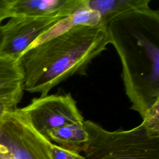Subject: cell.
Masks as SVG:
<instances>
[{
    "mask_svg": "<svg viewBox=\"0 0 159 159\" xmlns=\"http://www.w3.org/2000/svg\"><path fill=\"white\" fill-rule=\"evenodd\" d=\"M106 26L121 61L130 108L142 119L159 102V11L149 7L128 12Z\"/></svg>",
    "mask_w": 159,
    "mask_h": 159,
    "instance_id": "cell-1",
    "label": "cell"
},
{
    "mask_svg": "<svg viewBox=\"0 0 159 159\" xmlns=\"http://www.w3.org/2000/svg\"><path fill=\"white\" fill-rule=\"evenodd\" d=\"M109 43L106 25H78L26 50L19 58L24 90L40 96L48 95L72 75L84 74L88 65Z\"/></svg>",
    "mask_w": 159,
    "mask_h": 159,
    "instance_id": "cell-2",
    "label": "cell"
},
{
    "mask_svg": "<svg viewBox=\"0 0 159 159\" xmlns=\"http://www.w3.org/2000/svg\"><path fill=\"white\" fill-rule=\"evenodd\" d=\"M88 134L84 159H159V135L149 132L141 123L129 130H107L86 120Z\"/></svg>",
    "mask_w": 159,
    "mask_h": 159,
    "instance_id": "cell-3",
    "label": "cell"
},
{
    "mask_svg": "<svg viewBox=\"0 0 159 159\" xmlns=\"http://www.w3.org/2000/svg\"><path fill=\"white\" fill-rule=\"evenodd\" d=\"M52 142L39 133L17 108L0 125V159H53Z\"/></svg>",
    "mask_w": 159,
    "mask_h": 159,
    "instance_id": "cell-4",
    "label": "cell"
},
{
    "mask_svg": "<svg viewBox=\"0 0 159 159\" xmlns=\"http://www.w3.org/2000/svg\"><path fill=\"white\" fill-rule=\"evenodd\" d=\"M20 110L34 129L47 139L48 133L53 130L84 120L70 93L34 98Z\"/></svg>",
    "mask_w": 159,
    "mask_h": 159,
    "instance_id": "cell-5",
    "label": "cell"
},
{
    "mask_svg": "<svg viewBox=\"0 0 159 159\" xmlns=\"http://www.w3.org/2000/svg\"><path fill=\"white\" fill-rule=\"evenodd\" d=\"M65 17L56 14L9 18L0 27V55L19 59L40 35Z\"/></svg>",
    "mask_w": 159,
    "mask_h": 159,
    "instance_id": "cell-6",
    "label": "cell"
},
{
    "mask_svg": "<svg viewBox=\"0 0 159 159\" xmlns=\"http://www.w3.org/2000/svg\"><path fill=\"white\" fill-rule=\"evenodd\" d=\"M87 7V0H9L10 17L62 15L67 17Z\"/></svg>",
    "mask_w": 159,
    "mask_h": 159,
    "instance_id": "cell-7",
    "label": "cell"
},
{
    "mask_svg": "<svg viewBox=\"0 0 159 159\" xmlns=\"http://www.w3.org/2000/svg\"><path fill=\"white\" fill-rule=\"evenodd\" d=\"M99 25H102L100 14L87 6L86 7L79 9L57 22L40 35L27 49L63 34L78 25L96 26Z\"/></svg>",
    "mask_w": 159,
    "mask_h": 159,
    "instance_id": "cell-8",
    "label": "cell"
},
{
    "mask_svg": "<svg viewBox=\"0 0 159 159\" xmlns=\"http://www.w3.org/2000/svg\"><path fill=\"white\" fill-rule=\"evenodd\" d=\"M150 0H87V6L98 11L101 24L106 25L115 17L130 11L148 9Z\"/></svg>",
    "mask_w": 159,
    "mask_h": 159,
    "instance_id": "cell-9",
    "label": "cell"
},
{
    "mask_svg": "<svg viewBox=\"0 0 159 159\" xmlns=\"http://www.w3.org/2000/svg\"><path fill=\"white\" fill-rule=\"evenodd\" d=\"M48 139L61 147L80 153L84 149L88 134L84 121H79L52 130L48 133Z\"/></svg>",
    "mask_w": 159,
    "mask_h": 159,
    "instance_id": "cell-10",
    "label": "cell"
},
{
    "mask_svg": "<svg viewBox=\"0 0 159 159\" xmlns=\"http://www.w3.org/2000/svg\"><path fill=\"white\" fill-rule=\"evenodd\" d=\"M23 86L24 73L19 59L0 55V87Z\"/></svg>",
    "mask_w": 159,
    "mask_h": 159,
    "instance_id": "cell-11",
    "label": "cell"
},
{
    "mask_svg": "<svg viewBox=\"0 0 159 159\" xmlns=\"http://www.w3.org/2000/svg\"><path fill=\"white\" fill-rule=\"evenodd\" d=\"M142 123L149 132L159 135V102L145 112Z\"/></svg>",
    "mask_w": 159,
    "mask_h": 159,
    "instance_id": "cell-12",
    "label": "cell"
},
{
    "mask_svg": "<svg viewBox=\"0 0 159 159\" xmlns=\"http://www.w3.org/2000/svg\"><path fill=\"white\" fill-rule=\"evenodd\" d=\"M22 96L19 94L0 99V125L5 120L9 113L18 108L17 105L20 102Z\"/></svg>",
    "mask_w": 159,
    "mask_h": 159,
    "instance_id": "cell-13",
    "label": "cell"
},
{
    "mask_svg": "<svg viewBox=\"0 0 159 159\" xmlns=\"http://www.w3.org/2000/svg\"><path fill=\"white\" fill-rule=\"evenodd\" d=\"M50 154L53 159H84L80 153L53 143L50 146Z\"/></svg>",
    "mask_w": 159,
    "mask_h": 159,
    "instance_id": "cell-14",
    "label": "cell"
},
{
    "mask_svg": "<svg viewBox=\"0 0 159 159\" xmlns=\"http://www.w3.org/2000/svg\"><path fill=\"white\" fill-rule=\"evenodd\" d=\"M24 91L23 86H9L0 87V99L7 98L16 95H23Z\"/></svg>",
    "mask_w": 159,
    "mask_h": 159,
    "instance_id": "cell-15",
    "label": "cell"
},
{
    "mask_svg": "<svg viewBox=\"0 0 159 159\" xmlns=\"http://www.w3.org/2000/svg\"><path fill=\"white\" fill-rule=\"evenodd\" d=\"M9 0H0V27L6 19L10 17L9 13Z\"/></svg>",
    "mask_w": 159,
    "mask_h": 159,
    "instance_id": "cell-16",
    "label": "cell"
}]
</instances>
